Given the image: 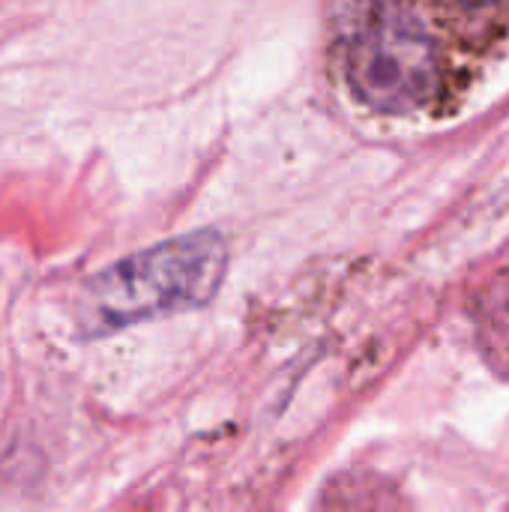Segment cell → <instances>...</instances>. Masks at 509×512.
Here are the masks:
<instances>
[{
	"label": "cell",
	"instance_id": "1",
	"mask_svg": "<svg viewBox=\"0 0 509 512\" xmlns=\"http://www.w3.org/2000/svg\"><path fill=\"white\" fill-rule=\"evenodd\" d=\"M509 36L507 3H342L330 12V69L384 117H447Z\"/></svg>",
	"mask_w": 509,
	"mask_h": 512
},
{
	"label": "cell",
	"instance_id": "2",
	"mask_svg": "<svg viewBox=\"0 0 509 512\" xmlns=\"http://www.w3.org/2000/svg\"><path fill=\"white\" fill-rule=\"evenodd\" d=\"M228 270V246L216 231H192L135 252L96 273L78 300L87 336H108L138 321L207 306Z\"/></svg>",
	"mask_w": 509,
	"mask_h": 512
}]
</instances>
